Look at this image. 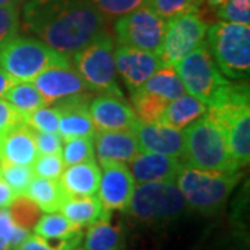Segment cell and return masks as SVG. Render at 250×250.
Wrapping results in <instances>:
<instances>
[{
  "instance_id": "cell-1",
  "label": "cell",
  "mask_w": 250,
  "mask_h": 250,
  "mask_svg": "<svg viewBox=\"0 0 250 250\" xmlns=\"http://www.w3.org/2000/svg\"><path fill=\"white\" fill-rule=\"evenodd\" d=\"M24 29L53 50L71 57L107 32V21L89 0H27Z\"/></svg>"
},
{
  "instance_id": "cell-2",
  "label": "cell",
  "mask_w": 250,
  "mask_h": 250,
  "mask_svg": "<svg viewBox=\"0 0 250 250\" xmlns=\"http://www.w3.org/2000/svg\"><path fill=\"white\" fill-rule=\"evenodd\" d=\"M250 90L248 82L221 86L207 104V113L227 135L229 154L238 170L250 160Z\"/></svg>"
},
{
  "instance_id": "cell-3",
  "label": "cell",
  "mask_w": 250,
  "mask_h": 250,
  "mask_svg": "<svg viewBox=\"0 0 250 250\" xmlns=\"http://www.w3.org/2000/svg\"><path fill=\"white\" fill-rule=\"evenodd\" d=\"M242 177L241 171H202L181 163L175 184L190 211L214 217L223 211Z\"/></svg>"
},
{
  "instance_id": "cell-4",
  "label": "cell",
  "mask_w": 250,
  "mask_h": 250,
  "mask_svg": "<svg viewBox=\"0 0 250 250\" xmlns=\"http://www.w3.org/2000/svg\"><path fill=\"white\" fill-rule=\"evenodd\" d=\"M184 153L181 161L202 171H241L229 154L227 135L218 121L208 113L197 118L184 131Z\"/></svg>"
},
{
  "instance_id": "cell-5",
  "label": "cell",
  "mask_w": 250,
  "mask_h": 250,
  "mask_svg": "<svg viewBox=\"0 0 250 250\" xmlns=\"http://www.w3.org/2000/svg\"><path fill=\"white\" fill-rule=\"evenodd\" d=\"M188 211L190 210L174 182H147L135 187L126 213L138 223L159 228L177 224Z\"/></svg>"
},
{
  "instance_id": "cell-6",
  "label": "cell",
  "mask_w": 250,
  "mask_h": 250,
  "mask_svg": "<svg viewBox=\"0 0 250 250\" xmlns=\"http://www.w3.org/2000/svg\"><path fill=\"white\" fill-rule=\"evenodd\" d=\"M70 64V57L32 36L16 35L0 45V67L16 82H31L52 67Z\"/></svg>"
},
{
  "instance_id": "cell-7",
  "label": "cell",
  "mask_w": 250,
  "mask_h": 250,
  "mask_svg": "<svg viewBox=\"0 0 250 250\" xmlns=\"http://www.w3.org/2000/svg\"><path fill=\"white\" fill-rule=\"evenodd\" d=\"M207 47L220 72L231 80L249 78L250 27L218 21L207 29Z\"/></svg>"
},
{
  "instance_id": "cell-8",
  "label": "cell",
  "mask_w": 250,
  "mask_h": 250,
  "mask_svg": "<svg viewBox=\"0 0 250 250\" xmlns=\"http://www.w3.org/2000/svg\"><path fill=\"white\" fill-rule=\"evenodd\" d=\"M114 47V38L106 32L72 54L70 60L90 92L123 98V90L117 80Z\"/></svg>"
},
{
  "instance_id": "cell-9",
  "label": "cell",
  "mask_w": 250,
  "mask_h": 250,
  "mask_svg": "<svg viewBox=\"0 0 250 250\" xmlns=\"http://www.w3.org/2000/svg\"><path fill=\"white\" fill-rule=\"evenodd\" d=\"M175 70L188 93L203 102L206 106L215 92L229 82L217 68L206 42L187 54L175 65Z\"/></svg>"
},
{
  "instance_id": "cell-10",
  "label": "cell",
  "mask_w": 250,
  "mask_h": 250,
  "mask_svg": "<svg viewBox=\"0 0 250 250\" xmlns=\"http://www.w3.org/2000/svg\"><path fill=\"white\" fill-rule=\"evenodd\" d=\"M167 28V21L149 6L120 17L114 24L117 43L139 50L159 53Z\"/></svg>"
},
{
  "instance_id": "cell-11",
  "label": "cell",
  "mask_w": 250,
  "mask_h": 250,
  "mask_svg": "<svg viewBox=\"0 0 250 250\" xmlns=\"http://www.w3.org/2000/svg\"><path fill=\"white\" fill-rule=\"evenodd\" d=\"M208 25L199 13H189L167 21V28L161 45V62L175 67L187 54L205 42Z\"/></svg>"
},
{
  "instance_id": "cell-12",
  "label": "cell",
  "mask_w": 250,
  "mask_h": 250,
  "mask_svg": "<svg viewBox=\"0 0 250 250\" xmlns=\"http://www.w3.org/2000/svg\"><path fill=\"white\" fill-rule=\"evenodd\" d=\"M34 85L46 106H56L64 100L90 93L72 64L46 70L34 80Z\"/></svg>"
},
{
  "instance_id": "cell-13",
  "label": "cell",
  "mask_w": 250,
  "mask_h": 250,
  "mask_svg": "<svg viewBox=\"0 0 250 250\" xmlns=\"http://www.w3.org/2000/svg\"><path fill=\"white\" fill-rule=\"evenodd\" d=\"M114 62L117 74L121 75L131 93L139 89L154 72L166 65L161 62L159 53L139 50L120 43L114 47Z\"/></svg>"
},
{
  "instance_id": "cell-14",
  "label": "cell",
  "mask_w": 250,
  "mask_h": 250,
  "mask_svg": "<svg viewBox=\"0 0 250 250\" xmlns=\"http://www.w3.org/2000/svg\"><path fill=\"white\" fill-rule=\"evenodd\" d=\"M135 182L126 164H110L103 167L99 184V199L110 211H128L134 195Z\"/></svg>"
},
{
  "instance_id": "cell-15",
  "label": "cell",
  "mask_w": 250,
  "mask_h": 250,
  "mask_svg": "<svg viewBox=\"0 0 250 250\" xmlns=\"http://www.w3.org/2000/svg\"><path fill=\"white\" fill-rule=\"evenodd\" d=\"M89 113L96 131H132L139 121L124 98L114 95H99L90 100Z\"/></svg>"
},
{
  "instance_id": "cell-16",
  "label": "cell",
  "mask_w": 250,
  "mask_h": 250,
  "mask_svg": "<svg viewBox=\"0 0 250 250\" xmlns=\"http://www.w3.org/2000/svg\"><path fill=\"white\" fill-rule=\"evenodd\" d=\"M141 152L159 153L182 159L184 132L161 123L146 124L138 121L132 128Z\"/></svg>"
},
{
  "instance_id": "cell-17",
  "label": "cell",
  "mask_w": 250,
  "mask_h": 250,
  "mask_svg": "<svg viewBox=\"0 0 250 250\" xmlns=\"http://www.w3.org/2000/svg\"><path fill=\"white\" fill-rule=\"evenodd\" d=\"M89 93L64 100L54 107L60 111L59 135L62 139L70 141L75 138H93L96 128L89 113Z\"/></svg>"
},
{
  "instance_id": "cell-18",
  "label": "cell",
  "mask_w": 250,
  "mask_h": 250,
  "mask_svg": "<svg viewBox=\"0 0 250 250\" xmlns=\"http://www.w3.org/2000/svg\"><path fill=\"white\" fill-rule=\"evenodd\" d=\"M93 145L102 167L110 164H129L141 152L132 131H96Z\"/></svg>"
},
{
  "instance_id": "cell-19",
  "label": "cell",
  "mask_w": 250,
  "mask_h": 250,
  "mask_svg": "<svg viewBox=\"0 0 250 250\" xmlns=\"http://www.w3.org/2000/svg\"><path fill=\"white\" fill-rule=\"evenodd\" d=\"M182 161L177 157L150 152H139L129 161L135 182H174Z\"/></svg>"
},
{
  "instance_id": "cell-20",
  "label": "cell",
  "mask_w": 250,
  "mask_h": 250,
  "mask_svg": "<svg viewBox=\"0 0 250 250\" xmlns=\"http://www.w3.org/2000/svg\"><path fill=\"white\" fill-rule=\"evenodd\" d=\"M38 156L35 131L25 123L0 138V163L32 167Z\"/></svg>"
},
{
  "instance_id": "cell-21",
  "label": "cell",
  "mask_w": 250,
  "mask_h": 250,
  "mask_svg": "<svg viewBox=\"0 0 250 250\" xmlns=\"http://www.w3.org/2000/svg\"><path fill=\"white\" fill-rule=\"evenodd\" d=\"M100 167L98 161L89 160L64 168L60 184L68 197L95 196L100 184Z\"/></svg>"
},
{
  "instance_id": "cell-22",
  "label": "cell",
  "mask_w": 250,
  "mask_h": 250,
  "mask_svg": "<svg viewBox=\"0 0 250 250\" xmlns=\"http://www.w3.org/2000/svg\"><path fill=\"white\" fill-rule=\"evenodd\" d=\"M60 211L81 228L111 218V211L107 210L96 196L68 197Z\"/></svg>"
},
{
  "instance_id": "cell-23",
  "label": "cell",
  "mask_w": 250,
  "mask_h": 250,
  "mask_svg": "<svg viewBox=\"0 0 250 250\" xmlns=\"http://www.w3.org/2000/svg\"><path fill=\"white\" fill-rule=\"evenodd\" d=\"M206 113H207V106L203 102L185 93L181 98L175 99L167 104L161 116L160 123L168 125L171 128L184 131L187 126L195 123L197 118L205 116Z\"/></svg>"
},
{
  "instance_id": "cell-24",
  "label": "cell",
  "mask_w": 250,
  "mask_h": 250,
  "mask_svg": "<svg viewBox=\"0 0 250 250\" xmlns=\"http://www.w3.org/2000/svg\"><path fill=\"white\" fill-rule=\"evenodd\" d=\"M25 196L35 202L43 213H56L62 210V205L68 199L59 179H47L35 177L31 179Z\"/></svg>"
},
{
  "instance_id": "cell-25",
  "label": "cell",
  "mask_w": 250,
  "mask_h": 250,
  "mask_svg": "<svg viewBox=\"0 0 250 250\" xmlns=\"http://www.w3.org/2000/svg\"><path fill=\"white\" fill-rule=\"evenodd\" d=\"M126 236L120 225L99 221L90 225L83 235V250H125Z\"/></svg>"
},
{
  "instance_id": "cell-26",
  "label": "cell",
  "mask_w": 250,
  "mask_h": 250,
  "mask_svg": "<svg viewBox=\"0 0 250 250\" xmlns=\"http://www.w3.org/2000/svg\"><path fill=\"white\" fill-rule=\"evenodd\" d=\"M141 89L152 93L166 102H172L185 95L184 83L172 65H163L141 86Z\"/></svg>"
},
{
  "instance_id": "cell-27",
  "label": "cell",
  "mask_w": 250,
  "mask_h": 250,
  "mask_svg": "<svg viewBox=\"0 0 250 250\" xmlns=\"http://www.w3.org/2000/svg\"><path fill=\"white\" fill-rule=\"evenodd\" d=\"M199 250H249L248 225L233 223L229 220L228 227L213 233L200 245Z\"/></svg>"
},
{
  "instance_id": "cell-28",
  "label": "cell",
  "mask_w": 250,
  "mask_h": 250,
  "mask_svg": "<svg viewBox=\"0 0 250 250\" xmlns=\"http://www.w3.org/2000/svg\"><path fill=\"white\" fill-rule=\"evenodd\" d=\"M4 98L24 118L39 107L46 106L32 82H16L6 92Z\"/></svg>"
},
{
  "instance_id": "cell-29",
  "label": "cell",
  "mask_w": 250,
  "mask_h": 250,
  "mask_svg": "<svg viewBox=\"0 0 250 250\" xmlns=\"http://www.w3.org/2000/svg\"><path fill=\"white\" fill-rule=\"evenodd\" d=\"M82 228L71 223L67 217L62 213H47L41 215L39 221L34 227V231L38 236L43 239H60L67 238L72 233L78 232Z\"/></svg>"
},
{
  "instance_id": "cell-30",
  "label": "cell",
  "mask_w": 250,
  "mask_h": 250,
  "mask_svg": "<svg viewBox=\"0 0 250 250\" xmlns=\"http://www.w3.org/2000/svg\"><path fill=\"white\" fill-rule=\"evenodd\" d=\"M131 96H132L135 114L141 123H146V124L160 123L161 116L167 107L168 102L157 98L152 93H147L141 88L132 92Z\"/></svg>"
},
{
  "instance_id": "cell-31",
  "label": "cell",
  "mask_w": 250,
  "mask_h": 250,
  "mask_svg": "<svg viewBox=\"0 0 250 250\" xmlns=\"http://www.w3.org/2000/svg\"><path fill=\"white\" fill-rule=\"evenodd\" d=\"M7 210L13 223L27 231L34 229V227L42 215V210L38 207L35 202H32L25 195L16 197Z\"/></svg>"
},
{
  "instance_id": "cell-32",
  "label": "cell",
  "mask_w": 250,
  "mask_h": 250,
  "mask_svg": "<svg viewBox=\"0 0 250 250\" xmlns=\"http://www.w3.org/2000/svg\"><path fill=\"white\" fill-rule=\"evenodd\" d=\"M203 1L205 0H149L147 6L163 20L168 21L184 14L199 13Z\"/></svg>"
},
{
  "instance_id": "cell-33",
  "label": "cell",
  "mask_w": 250,
  "mask_h": 250,
  "mask_svg": "<svg viewBox=\"0 0 250 250\" xmlns=\"http://www.w3.org/2000/svg\"><path fill=\"white\" fill-rule=\"evenodd\" d=\"M62 159L65 167L95 160L93 138H75L65 141V145L62 149Z\"/></svg>"
},
{
  "instance_id": "cell-34",
  "label": "cell",
  "mask_w": 250,
  "mask_h": 250,
  "mask_svg": "<svg viewBox=\"0 0 250 250\" xmlns=\"http://www.w3.org/2000/svg\"><path fill=\"white\" fill-rule=\"evenodd\" d=\"M1 178L11 188L16 196H22L25 195L31 179L34 178V172L32 167L1 163Z\"/></svg>"
},
{
  "instance_id": "cell-35",
  "label": "cell",
  "mask_w": 250,
  "mask_h": 250,
  "mask_svg": "<svg viewBox=\"0 0 250 250\" xmlns=\"http://www.w3.org/2000/svg\"><path fill=\"white\" fill-rule=\"evenodd\" d=\"M25 124L29 125L36 132H49L59 134V123H60V111L56 107H39L25 118Z\"/></svg>"
},
{
  "instance_id": "cell-36",
  "label": "cell",
  "mask_w": 250,
  "mask_h": 250,
  "mask_svg": "<svg viewBox=\"0 0 250 250\" xmlns=\"http://www.w3.org/2000/svg\"><path fill=\"white\" fill-rule=\"evenodd\" d=\"M93 7L106 18H120L147 6L149 0H89Z\"/></svg>"
},
{
  "instance_id": "cell-37",
  "label": "cell",
  "mask_w": 250,
  "mask_h": 250,
  "mask_svg": "<svg viewBox=\"0 0 250 250\" xmlns=\"http://www.w3.org/2000/svg\"><path fill=\"white\" fill-rule=\"evenodd\" d=\"M215 11L220 21L250 25V0H227Z\"/></svg>"
},
{
  "instance_id": "cell-38",
  "label": "cell",
  "mask_w": 250,
  "mask_h": 250,
  "mask_svg": "<svg viewBox=\"0 0 250 250\" xmlns=\"http://www.w3.org/2000/svg\"><path fill=\"white\" fill-rule=\"evenodd\" d=\"M65 168L62 154H43L38 156L32 164V172L35 177L47 179H60Z\"/></svg>"
},
{
  "instance_id": "cell-39",
  "label": "cell",
  "mask_w": 250,
  "mask_h": 250,
  "mask_svg": "<svg viewBox=\"0 0 250 250\" xmlns=\"http://www.w3.org/2000/svg\"><path fill=\"white\" fill-rule=\"evenodd\" d=\"M20 27V7L0 6V45L11 39L13 36L18 35Z\"/></svg>"
},
{
  "instance_id": "cell-40",
  "label": "cell",
  "mask_w": 250,
  "mask_h": 250,
  "mask_svg": "<svg viewBox=\"0 0 250 250\" xmlns=\"http://www.w3.org/2000/svg\"><path fill=\"white\" fill-rule=\"evenodd\" d=\"M22 123H25L24 117L6 99L0 98V138Z\"/></svg>"
},
{
  "instance_id": "cell-41",
  "label": "cell",
  "mask_w": 250,
  "mask_h": 250,
  "mask_svg": "<svg viewBox=\"0 0 250 250\" xmlns=\"http://www.w3.org/2000/svg\"><path fill=\"white\" fill-rule=\"evenodd\" d=\"M35 143L38 154H62V139L59 134H49V132H36Z\"/></svg>"
},
{
  "instance_id": "cell-42",
  "label": "cell",
  "mask_w": 250,
  "mask_h": 250,
  "mask_svg": "<svg viewBox=\"0 0 250 250\" xmlns=\"http://www.w3.org/2000/svg\"><path fill=\"white\" fill-rule=\"evenodd\" d=\"M17 250H53V249L47 245V242H46L43 238L38 236L36 233L35 235H34V233H29L27 239L20 245V248H18Z\"/></svg>"
},
{
  "instance_id": "cell-43",
  "label": "cell",
  "mask_w": 250,
  "mask_h": 250,
  "mask_svg": "<svg viewBox=\"0 0 250 250\" xmlns=\"http://www.w3.org/2000/svg\"><path fill=\"white\" fill-rule=\"evenodd\" d=\"M16 193L11 190V188L0 178V210L3 208H9L10 205L13 203V200L16 199Z\"/></svg>"
},
{
  "instance_id": "cell-44",
  "label": "cell",
  "mask_w": 250,
  "mask_h": 250,
  "mask_svg": "<svg viewBox=\"0 0 250 250\" xmlns=\"http://www.w3.org/2000/svg\"><path fill=\"white\" fill-rule=\"evenodd\" d=\"M16 83V81L0 67V98H4L6 92Z\"/></svg>"
},
{
  "instance_id": "cell-45",
  "label": "cell",
  "mask_w": 250,
  "mask_h": 250,
  "mask_svg": "<svg viewBox=\"0 0 250 250\" xmlns=\"http://www.w3.org/2000/svg\"><path fill=\"white\" fill-rule=\"evenodd\" d=\"M205 1H206V4L208 6V9L217 10V9H220L227 0H205Z\"/></svg>"
},
{
  "instance_id": "cell-46",
  "label": "cell",
  "mask_w": 250,
  "mask_h": 250,
  "mask_svg": "<svg viewBox=\"0 0 250 250\" xmlns=\"http://www.w3.org/2000/svg\"><path fill=\"white\" fill-rule=\"evenodd\" d=\"M27 0H0V6H20Z\"/></svg>"
},
{
  "instance_id": "cell-47",
  "label": "cell",
  "mask_w": 250,
  "mask_h": 250,
  "mask_svg": "<svg viewBox=\"0 0 250 250\" xmlns=\"http://www.w3.org/2000/svg\"><path fill=\"white\" fill-rule=\"evenodd\" d=\"M71 250H83V248H80V246H78V248H74V249Z\"/></svg>"
},
{
  "instance_id": "cell-48",
  "label": "cell",
  "mask_w": 250,
  "mask_h": 250,
  "mask_svg": "<svg viewBox=\"0 0 250 250\" xmlns=\"http://www.w3.org/2000/svg\"><path fill=\"white\" fill-rule=\"evenodd\" d=\"M0 178H1V163H0Z\"/></svg>"
}]
</instances>
